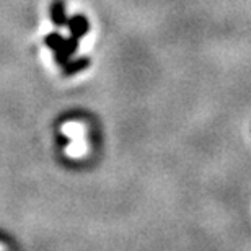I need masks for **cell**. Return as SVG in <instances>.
<instances>
[{"instance_id": "cell-1", "label": "cell", "mask_w": 251, "mask_h": 251, "mask_svg": "<svg viewBox=\"0 0 251 251\" xmlns=\"http://www.w3.org/2000/svg\"><path fill=\"white\" fill-rule=\"evenodd\" d=\"M67 26H69L70 34L78 39L87 36L90 31V22L83 13H75L74 17H70L67 22Z\"/></svg>"}, {"instance_id": "cell-2", "label": "cell", "mask_w": 251, "mask_h": 251, "mask_svg": "<svg viewBox=\"0 0 251 251\" xmlns=\"http://www.w3.org/2000/svg\"><path fill=\"white\" fill-rule=\"evenodd\" d=\"M78 43H80V39L70 34L69 38H65V41H64L62 46L59 48L57 51H54V52H56V62L61 65V67L70 61V56H72L74 52H77Z\"/></svg>"}, {"instance_id": "cell-3", "label": "cell", "mask_w": 251, "mask_h": 251, "mask_svg": "<svg viewBox=\"0 0 251 251\" xmlns=\"http://www.w3.org/2000/svg\"><path fill=\"white\" fill-rule=\"evenodd\" d=\"M49 15H51V22L56 25L57 28L67 26L69 17H67V10H65L64 0H54L49 7Z\"/></svg>"}, {"instance_id": "cell-4", "label": "cell", "mask_w": 251, "mask_h": 251, "mask_svg": "<svg viewBox=\"0 0 251 251\" xmlns=\"http://www.w3.org/2000/svg\"><path fill=\"white\" fill-rule=\"evenodd\" d=\"M92 65V59L90 57H78L75 61H69L65 65H62V75L64 77H72L83 70H87Z\"/></svg>"}, {"instance_id": "cell-5", "label": "cell", "mask_w": 251, "mask_h": 251, "mask_svg": "<svg viewBox=\"0 0 251 251\" xmlns=\"http://www.w3.org/2000/svg\"><path fill=\"white\" fill-rule=\"evenodd\" d=\"M65 41V38L62 36L61 33L54 31V33H49L46 38H44V44H46V48L52 49V51H57L59 48L62 46Z\"/></svg>"}]
</instances>
